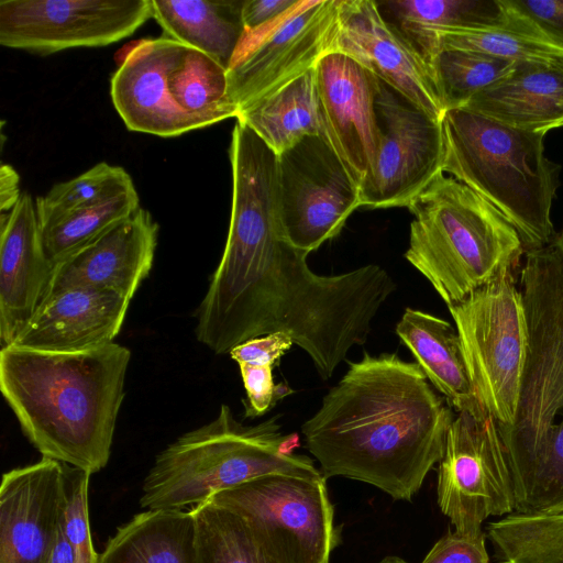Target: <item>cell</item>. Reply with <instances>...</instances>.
Here are the masks:
<instances>
[{"label":"cell","instance_id":"cell-13","mask_svg":"<svg viewBox=\"0 0 563 563\" xmlns=\"http://www.w3.org/2000/svg\"><path fill=\"white\" fill-rule=\"evenodd\" d=\"M151 18L152 0H1L0 44L38 55L106 46Z\"/></svg>","mask_w":563,"mask_h":563},{"label":"cell","instance_id":"cell-22","mask_svg":"<svg viewBox=\"0 0 563 563\" xmlns=\"http://www.w3.org/2000/svg\"><path fill=\"white\" fill-rule=\"evenodd\" d=\"M383 16L422 54L433 32L511 31L542 40L509 0H396L377 2Z\"/></svg>","mask_w":563,"mask_h":563},{"label":"cell","instance_id":"cell-23","mask_svg":"<svg viewBox=\"0 0 563 563\" xmlns=\"http://www.w3.org/2000/svg\"><path fill=\"white\" fill-rule=\"evenodd\" d=\"M395 331L452 408L457 412L484 409L473 388L456 328L428 312L406 308Z\"/></svg>","mask_w":563,"mask_h":563},{"label":"cell","instance_id":"cell-25","mask_svg":"<svg viewBox=\"0 0 563 563\" xmlns=\"http://www.w3.org/2000/svg\"><path fill=\"white\" fill-rule=\"evenodd\" d=\"M244 0H152L153 19L166 36L229 69L244 35Z\"/></svg>","mask_w":563,"mask_h":563},{"label":"cell","instance_id":"cell-14","mask_svg":"<svg viewBox=\"0 0 563 563\" xmlns=\"http://www.w3.org/2000/svg\"><path fill=\"white\" fill-rule=\"evenodd\" d=\"M330 52L350 56L416 106L442 119L444 110L430 65L383 16L376 1L336 0Z\"/></svg>","mask_w":563,"mask_h":563},{"label":"cell","instance_id":"cell-40","mask_svg":"<svg viewBox=\"0 0 563 563\" xmlns=\"http://www.w3.org/2000/svg\"><path fill=\"white\" fill-rule=\"evenodd\" d=\"M20 176L9 164L0 167V212L9 213L18 203L22 192L19 188Z\"/></svg>","mask_w":563,"mask_h":563},{"label":"cell","instance_id":"cell-35","mask_svg":"<svg viewBox=\"0 0 563 563\" xmlns=\"http://www.w3.org/2000/svg\"><path fill=\"white\" fill-rule=\"evenodd\" d=\"M246 391L245 417L265 415L283 397L292 393L287 385H275L273 366L239 364Z\"/></svg>","mask_w":563,"mask_h":563},{"label":"cell","instance_id":"cell-1","mask_svg":"<svg viewBox=\"0 0 563 563\" xmlns=\"http://www.w3.org/2000/svg\"><path fill=\"white\" fill-rule=\"evenodd\" d=\"M349 364L302 424L307 448L325 478L356 479L411 500L443 455L452 407L417 363L396 353L364 352Z\"/></svg>","mask_w":563,"mask_h":563},{"label":"cell","instance_id":"cell-20","mask_svg":"<svg viewBox=\"0 0 563 563\" xmlns=\"http://www.w3.org/2000/svg\"><path fill=\"white\" fill-rule=\"evenodd\" d=\"M131 300L107 289L69 288L41 302L11 345L77 353L114 342Z\"/></svg>","mask_w":563,"mask_h":563},{"label":"cell","instance_id":"cell-33","mask_svg":"<svg viewBox=\"0 0 563 563\" xmlns=\"http://www.w3.org/2000/svg\"><path fill=\"white\" fill-rule=\"evenodd\" d=\"M129 173L120 166L98 163L87 172L36 198L40 227L69 212L98 206L122 192L134 189Z\"/></svg>","mask_w":563,"mask_h":563},{"label":"cell","instance_id":"cell-42","mask_svg":"<svg viewBox=\"0 0 563 563\" xmlns=\"http://www.w3.org/2000/svg\"><path fill=\"white\" fill-rule=\"evenodd\" d=\"M378 563H408L405 560L398 558V556H386L383 560H380Z\"/></svg>","mask_w":563,"mask_h":563},{"label":"cell","instance_id":"cell-34","mask_svg":"<svg viewBox=\"0 0 563 563\" xmlns=\"http://www.w3.org/2000/svg\"><path fill=\"white\" fill-rule=\"evenodd\" d=\"M90 473L63 462L60 529L71 547L76 563H98L88 511Z\"/></svg>","mask_w":563,"mask_h":563},{"label":"cell","instance_id":"cell-38","mask_svg":"<svg viewBox=\"0 0 563 563\" xmlns=\"http://www.w3.org/2000/svg\"><path fill=\"white\" fill-rule=\"evenodd\" d=\"M292 345L294 342L288 334L275 332L247 340L233 347L229 354L238 364L274 367Z\"/></svg>","mask_w":563,"mask_h":563},{"label":"cell","instance_id":"cell-6","mask_svg":"<svg viewBox=\"0 0 563 563\" xmlns=\"http://www.w3.org/2000/svg\"><path fill=\"white\" fill-rule=\"evenodd\" d=\"M279 417L249 426L222 405L212 421L183 434L156 456L143 482L141 507H195L216 493L272 473L322 476L308 456L283 452L286 435Z\"/></svg>","mask_w":563,"mask_h":563},{"label":"cell","instance_id":"cell-39","mask_svg":"<svg viewBox=\"0 0 563 563\" xmlns=\"http://www.w3.org/2000/svg\"><path fill=\"white\" fill-rule=\"evenodd\" d=\"M297 0H244L242 20L245 32L262 27L291 8Z\"/></svg>","mask_w":563,"mask_h":563},{"label":"cell","instance_id":"cell-21","mask_svg":"<svg viewBox=\"0 0 563 563\" xmlns=\"http://www.w3.org/2000/svg\"><path fill=\"white\" fill-rule=\"evenodd\" d=\"M505 125L547 134L563 126V60L518 62L462 108Z\"/></svg>","mask_w":563,"mask_h":563},{"label":"cell","instance_id":"cell-12","mask_svg":"<svg viewBox=\"0 0 563 563\" xmlns=\"http://www.w3.org/2000/svg\"><path fill=\"white\" fill-rule=\"evenodd\" d=\"M375 109L380 147L371 175L360 186V202L368 208L407 207L443 173L442 119L379 78Z\"/></svg>","mask_w":563,"mask_h":563},{"label":"cell","instance_id":"cell-32","mask_svg":"<svg viewBox=\"0 0 563 563\" xmlns=\"http://www.w3.org/2000/svg\"><path fill=\"white\" fill-rule=\"evenodd\" d=\"M445 48L478 52L512 63L560 62L563 49L540 38L511 31L449 29L433 32L423 49L427 62Z\"/></svg>","mask_w":563,"mask_h":563},{"label":"cell","instance_id":"cell-7","mask_svg":"<svg viewBox=\"0 0 563 563\" xmlns=\"http://www.w3.org/2000/svg\"><path fill=\"white\" fill-rule=\"evenodd\" d=\"M509 267L449 306L475 394L499 427L515 417L528 351V323L516 271Z\"/></svg>","mask_w":563,"mask_h":563},{"label":"cell","instance_id":"cell-37","mask_svg":"<svg viewBox=\"0 0 563 563\" xmlns=\"http://www.w3.org/2000/svg\"><path fill=\"white\" fill-rule=\"evenodd\" d=\"M539 36L563 49V0H509Z\"/></svg>","mask_w":563,"mask_h":563},{"label":"cell","instance_id":"cell-17","mask_svg":"<svg viewBox=\"0 0 563 563\" xmlns=\"http://www.w3.org/2000/svg\"><path fill=\"white\" fill-rule=\"evenodd\" d=\"M63 462L42 457L2 475L0 563H45L60 530Z\"/></svg>","mask_w":563,"mask_h":563},{"label":"cell","instance_id":"cell-2","mask_svg":"<svg viewBox=\"0 0 563 563\" xmlns=\"http://www.w3.org/2000/svg\"><path fill=\"white\" fill-rule=\"evenodd\" d=\"M131 352L115 342L77 353L0 352V389L42 457L97 473L109 462Z\"/></svg>","mask_w":563,"mask_h":563},{"label":"cell","instance_id":"cell-11","mask_svg":"<svg viewBox=\"0 0 563 563\" xmlns=\"http://www.w3.org/2000/svg\"><path fill=\"white\" fill-rule=\"evenodd\" d=\"M277 156L284 234L309 254L335 238L361 206L360 186L322 135L307 136Z\"/></svg>","mask_w":563,"mask_h":563},{"label":"cell","instance_id":"cell-27","mask_svg":"<svg viewBox=\"0 0 563 563\" xmlns=\"http://www.w3.org/2000/svg\"><path fill=\"white\" fill-rule=\"evenodd\" d=\"M169 87L194 130L238 115L228 93V69L196 48L186 46L170 74Z\"/></svg>","mask_w":563,"mask_h":563},{"label":"cell","instance_id":"cell-4","mask_svg":"<svg viewBox=\"0 0 563 563\" xmlns=\"http://www.w3.org/2000/svg\"><path fill=\"white\" fill-rule=\"evenodd\" d=\"M442 172L495 207L518 231L523 246L552 243L550 212L560 166L545 156L543 133L515 129L466 109L442 117Z\"/></svg>","mask_w":563,"mask_h":563},{"label":"cell","instance_id":"cell-19","mask_svg":"<svg viewBox=\"0 0 563 563\" xmlns=\"http://www.w3.org/2000/svg\"><path fill=\"white\" fill-rule=\"evenodd\" d=\"M54 264L44 250L36 203L22 192L0 216V340L13 343L43 301Z\"/></svg>","mask_w":563,"mask_h":563},{"label":"cell","instance_id":"cell-8","mask_svg":"<svg viewBox=\"0 0 563 563\" xmlns=\"http://www.w3.org/2000/svg\"><path fill=\"white\" fill-rule=\"evenodd\" d=\"M208 500L239 515L277 563H329L340 543L323 475L266 474Z\"/></svg>","mask_w":563,"mask_h":563},{"label":"cell","instance_id":"cell-29","mask_svg":"<svg viewBox=\"0 0 563 563\" xmlns=\"http://www.w3.org/2000/svg\"><path fill=\"white\" fill-rule=\"evenodd\" d=\"M191 509L196 563H277L235 512L210 500Z\"/></svg>","mask_w":563,"mask_h":563},{"label":"cell","instance_id":"cell-28","mask_svg":"<svg viewBox=\"0 0 563 563\" xmlns=\"http://www.w3.org/2000/svg\"><path fill=\"white\" fill-rule=\"evenodd\" d=\"M486 537L500 563H563V512H512L489 522Z\"/></svg>","mask_w":563,"mask_h":563},{"label":"cell","instance_id":"cell-31","mask_svg":"<svg viewBox=\"0 0 563 563\" xmlns=\"http://www.w3.org/2000/svg\"><path fill=\"white\" fill-rule=\"evenodd\" d=\"M139 208L140 198L134 188L98 206L69 212L41 225L47 257L55 265Z\"/></svg>","mask_w":563,"mask_h":563},{"label":"cell","instance_id":"cell-5","mask_svg":"<svg viewBox=\"0 0 563 563\" xmlns=\"http://www.w3.org/2000/svg\"><path fill=\"white\" fill-rule=\"evenodd\" d=\"M407 207L413 220L405 257L448 307L519 266L525 246L516 228L455 178L441 173Z\"/></svg>","mask_w":563,"mask_h":563},{"label":"cell","instance_id":"cell-36","mask_svg":"<svg viewBox=\"0 0 563 563\" xmlns=\"http://www.w3.org/2000/svg\"><path fill=\"white\" fill-rule=\"evenodd\" d=\"M486 533L449 531L439 539L421 563H490Z\"/></svg>","mask_w":563,"mask_h":563},{"label":"cell","instance_id":"cell-30","mask_svg":"<svg viewBox=\"0 0 563 563\" xmlns=\"http://www.w3.org/2000/svg\"><path fill=\"white\" fill-rule=\"evenodd\" d=\"M428 64L445 112L464 108L476 93L509 74L515 63L478 52L445 48Z\"/></svg>","mask_w":563,"mask_h":563},{"label":"cell","instance_id":"cell-26","mask_svg":"<svg viewBox=\"0 0 563 563\" xmlns=\"http://www.w3.org/2000/svg\"><path fill=\"white\" fill-rule=\"evenodd\" d=\"M236 120L253 130L277 155L307 136L325 137L316 67L279 90L250 103L239 111Z\"/></svg>","mask_w":563,"mask_h":563},{"label":"cell","instance_id":"cell-24","mask_svg":"<svg viewBox=\"0 0 563 563\" xmlns=\"http://www.w3.org/2000/svg\"><path fill=\"white\" fill-rule=\"evenodd\" d=\"M98 563H196L192 509H148L119 527Z\"/></svg>","mask_w":563,"mask_h":563},{"label":"cell","instance_id":"cell-10","mask_svg":"<svg viewBox=\"0 0 563 563\" xmlns=\"http://www.w3.org/2000/svg\"><path fill=\"white\" fill-rule=\"evenodd\" d=\"M335 16L336 0H297L271 23L244 32L228 69L238 113L313 69L330 51Z\"/></svg>","mask_w":563,"mask_h":563},{"label":"cell","instance_id":"cell-18","mask_svg":"<svg viewBox=\"0 0 563 563\" xmlns=\"http://www.w3.org/2000/svg\"><path fill=\"white\" fill-rule=\"evenodd\" d=\"M185 49L186 45L166 35L142 40L112 75L111 100L130 131L173 137L194 130L169 87Z\"/></svg>","mask_w":563,"mask_h":563},{"label":"cell","instance_id":"cell-43","mask_svg":"<svg viewBox=\"0 0 563 563\" xmlns=\"http://www.w3.org/2000/svg\"><path fill=\"white\" fill-rule=\"evenodd\" d=\"M555 243L558 244V246L562 253V256H563V227H562L561 232L555 235Z\"/></svg>","mask_w":563,"mask_h":563},{"label":"cell","instance_id":"cell-15","mask_svg":"<svg viewBox=\"0 0 563 563\" xmlns=\"http://www.w3.org/2000/svg\"><path fill=\"white\" fill-rule=\"evenodd\" d=\"M316 82L325 139L361 186L380 147L377 77L350 56L330 52L316 66Z\"/></svg>","mask_w":563,"mask_h":563},{"label":"cell","instance_id":"cell-41","mask_svg":"<svg viewBox=\"0 0 563 563\" xmlns=\"http://www.w3.org/2000/svg\"><path fill=\"white\" fill-rule=\"evenodd\" d=\"M45 563H76L74 551L65 540L62 529L59 530L56 543Z\"/></svg>","mask_w":563,"mask_h":563},{"label":"cell","instance_id":"cell-9","mask_svg":"<svg viewBox=\"0 0 563 563\" xmlns=\"http://www.w3.org/2000/svg\"><path fill=\"white\" fill-rule=\"evenodd\" d=\"M438 505L456 531H482L489 517L515 512L509 460L496 419L459 411L438 471Z\"/></svg>","mask_w":563,"mask_h":563},{"label":"cell","instance_id":"cell-16","mask_svg":"<svg viewBox=\"0 0 563 563\" xmlns=\"http://www.w3.org/2000/svg\"><path fill=\"white\" fill-rule=\"evenodd\" d=\"M157 236L158 224L139 208L56 263L44 298L84 287L111 290L132 300L152 269Z\"/></svg>","mask_w":563,"mask_h":563},{"label":"cell","instance_id":"cell-3","mask_svg":"<svg viewBox=\"0 0 563 563\" xmlns=\"http://www.w3.org/2000/svg\"><path fill=\"white\" fill-rule=\"evenodd\" d=\"M528 351L512 422L499 427L515 512H563V256L555 243L526 251L520 274ZM499 426V424H498Z\"/></svg>","mask_w":563,"mask_h":563}]
</instances>
